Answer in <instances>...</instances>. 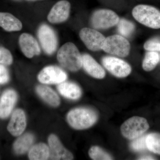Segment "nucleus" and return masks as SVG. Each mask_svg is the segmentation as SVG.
<instances>
[{
    "label": "nucleus",
    "mask_w": 160,
    "mask_h": 160,
    "mask_svg": "<svg viewBox=\"0 0 160 160\" xmlns=\"http://www.w3.org/2000/svg\"><path fill=\"white\" fill-rule=\"evenodd\" d=\"M132 15L142 25L151 29H160V11L155 7L140 4L132 9Z\"/></svg>",
    "instance_id": "nucleus-3"
},
{
    "label": "nucleus",
    "mask_w": 160,
    "mask_h": 160,
    "mask_svg": "<svg viewBox=\"0 0 160 160\" xmlns=\"http://www.w3.org/2000/svg\"><path fill=\"white\" fill-rule=\"evenodd\" d=\"M17 100L14 90L9 89L3 93L0 99V118H6L11 113Z\"/></svg>",
    "instance_id": "nucleus-16"
},
{
    "label": "nucleus",
    "mask_w": 160,
    "mask_h": 160,
    "mask_svg": "<svg viewBox=\"0 0 160 160\" xmlns=\"http://www.w3.org/2000/svg\"><path fill=\"white\" fill-rule=\"evenodd\" d=\"M146 135H143L140 137L133 140L130 144V148L134 151L140 152L147 149L146 143Z\"/></svg>",
    "instance_id": "nucleus-26"
},
{
    "label": "nucleus",
    "mask_w": 160,
    "mask_h": 160,
    "mask_svg": "<svg viewBox=\"0 0 160 160\" xmlns=\"http://www.w3.org/2000/svg\"><path fill=\"white\" fill-rule=\"evenodd\" d=\"M9 80V75L6 67L0 64V84H6Z\"/></svg>",
    "instance_id": "nucleus-29"
},
{
    "label": "nucleus",
    "mask_w": 160,
    "mask_h": 160,
    "mask_svg": "<svg viewBox=\"0 0 160 160\" xmlns=\"http://www.w3.org/2000/svg\"><path fill=\"white\" fill-rule=\"evenodd\" d=\"M34 139V137L30 133H27L23 135L14 143L13 149L15 152L18 154L26 153L32 147Z\"/></svg>",
    "instance_id": "nucleus-20"
},
{
    "label": "nucleus",
    "mask_w": 160,
    "mask_h": 160,
    "mask_svg": "<svg viewBox=\"0 0 160 160\" xmlns=\"http://www.w3.org/2000/svg\"><path fill=\"white\" fill-rule=\"evenodd\" d=\"M159 60V55L157 52H147L143 60V69L147 72L152 71L157 66Z\"/></svg>",
    "instance_id": "nucleus-22"
},
{
    "label": "nucleus",
    "mask_w": 160,
    "mask_h": 160,
    "mask_svg": "<svg viewBox=\"0 0 160 160\" xmlns=\"http://www.w3.org/2000/svg\"><path fill=\"white\" fill-rule=\"evenodd\" d=\"M12 62V57L9 50L0 46V64L11 65Z\"/></svg>",
    "instance_id": "nucleus-27"
},
{
    "label": "nucleus",
    "mask_w": 160,
    "mask_h": 160,
    "mask_svg": "<svg viewBox=\"0 0 160 160\" xmlns=\"http://www.w3.org/2000/svg\"><path fill=\"white\" fill-rule=\"evenodd\" d=\"M146 143L149 151L160 155V134L151 133L146 135Z\"/></svg>",
    "instance_id": "nucleus-23"
},
{
    "label": "nucleus",
    "mask_w": 160,
    "mask_h": 160,
    "mask_svg": "<svg viewBox=\"0 0 160 160\" xmlns=\"http://www.w3.org/2000/svg\"><path fill=\"white\" fill-rule=\"evenodd\" d=\"M118 25V32L124 37L130 36L135 30L134 24L125 19L120 20Z\"/></svg>",
    "instance_id": "nucleus-24"
},
{
    "label": "nucleus",
    "mask_w": 160,
    "mask_h": 160,
    "mask_svg": "<svg viewBox=\"0 0 160 160\" xmlns=\"http://www.w3.org/2000/svg\"><path fill=\"white\" fill-rule=\"evenodd\" d=\"M57 59L61 66L71 71H77L82 67V55L72 42L66 43L60 48Z\"/></svg>",
    "instance_id": "nucleus-1"
},
{
    "label": "nucleus",
    "mask_w": 160,
    "mask_h": 160,
    "mask_svg": "<svg viewBox=\"0 0 160 160\" xmlns=\"http://www.w3.org/2000/svg\"><path fill=\"white\" fill-rule=\"evenodd\" d=\"M50 160H71L73 159V155L66 149L56 136L51 134L48 138Z\"/></svg>",
    "instance_id": "nucleus-12"
},
{
    "label": "nucleus",
    "mask_w": 160,
    "mask_h": 160,
    "mask_svg": "<svg viewBox=\"0 0 160 160\" xmlns=\"http://www.w3.org/2000/svg\"><path fill=\"white\" fill-rule=\"evenodd\" d=\"M71 4L67 0H61L56 3L49 12L47 19L50 23L59 24L68 19Z\"/></svg>",
    "instance_id": "nucleus-11"
},
{
    "label": "nucleus",
    "mask_w": 160,
    "mask_h": 160,
    "mask_svg": "<svg viewBox=\"0 0 160 160\" xmlns=\"http://www.w3.org/2000/svg\"><path fill=\"white\" fill-rule=\"evenodd\" d=\"M20 48L24 55L29 58L38 55L41 49L37 41L29 33H23L19 39Z\"/></svg>",
    "instance_id": "nucleus-13"
},
{
    "label": "nucleus",
    "mask_w": 160,
    "mask_h": 160,
    "mask_svg": "<svg viewBox=\"0 0 160 160\" xmlns=\"http://www.w3.org/2000/svg\"><path fill=\"white\" fill-rule=\"evenodd\" d=\"M102 63L104 67L116 77L126 78L131 73L132 69L130 65L119 58L105 57L102 59Z\"/></svg>",
    "instance_id": "nucleus-7"
},
{
    "label": "nucleus",
    "mask_w": 160,
    "mask_h": 160,
    "mask_svg": "<svg viewBox=\"0 0 160 160\" xmlns=\"http://www.w3.org/2000/svg\"><path fill=\"white\" fill-rule=\"evenodd\" d=\"M27 1H32V2H34V1H40V0H26Z\"/></svg>",
    "instance_id": "nucleus-31"
},
{
    "label": "nucleus",
    "mask_w": 160,
    "mask_h": 160,
    "mask_svg": "<svg viewBox=\"0 0 160 160\" xmlns=\"http://www.w3.org/2000/svg\"><path fill=\"white\" fill-rule=\"evenodd\" d=\"M79 36L86 47L92 51L102 50L106 38L99 32L89 28L81 29Z\"/></svg>",
    "instance_id": "nucleus-8"
},
{
    "label": "nucleus",
    "mask_w": 160,
    "mask_h": 160,
    "mask_svg": "<svg viewBox=\"0 0 160 160\" xmlns=\"http://www.w3.org/2000/svg\"><path fill=\"white\" fill-rule=\"evenodd\" d=\"M38 38L44 51L47 54L54 53L58 46V39L55 32L47 25H42L38 32Z\"/></svg>",
    "instance_id": "nucleus-9"
},
{
    "label": "nucleus",
    "mask_w": 160,
    "mask_h": 160,
    "mask_svg": "<svg viewBox=\"0 0 160 160\" xmlns=\"http://www.w3.org/2000/svg\"><path fill=\"white\" fill-rule=\"evenodd\" d=\"M29 159L32 160H46L49 158V147L44 143H39L35 145L29 150Z\"/></svg>",
    "instance_id": "nucleus-21"
},
{
    "label": "nucleus",
    "mask_w": 160,
    "mask_h": 160,
    "mask_svg": "<svg viewBox=\"0 0 160 160\" xmlns=\"http://www.w3.org/2000/svg\"><path fill=\"white\" fill-rule=\"evenodd\" d=\"M26 115L22 110L18 109L13 112L7 129L12 135L18 136L22 134L26 129Z\"/></svg>",
    "instance_id": "nucleus-14"
},
{
    "label": "nucleus",
    "mask_w": 160,
    "mask_h": 160,
    "mask_svg": "<svg viewBox=\"0 0 160 160\" xmlns=\"http://www.w3.org/2000/svg\"><path fill=\"white\" fill-rule=\"evenodd\" d=\"M144 48L149 51H160V40L158 39L149 40L145 43Z\"/></svg>",
    "instance_id": "nucleus-28"
},
{
    "label": "nucleus",
    "mask_w": 160,
    "mask_h": 160,
    "mask_svg": "<svg viewBox=\"0 0 160 160\" xmlns=\"http://www.w3.org/2000/svg\"><path fill=\"white\" fill-rule=\"evenodd\" d=\"M38 78L40 82L43 84H59L66 81L67 75L59 67L49 66L42 69Z\"/></svg>",
    "instance_id": "nucleus-10"
},
{
    "label": "nucleus",
    "mask_w": 160,
    "mask_h": 160,
    "mask_svg": "<svg viewBox=\"0 0 160 160\" xmlns=\"http://www.w3.org/2000/svg\"><path fill=\"white\" fill-rule=\"evenodd\" d=\"M130 48V43L125 37L113 35L106 38L102 50L109 54L125 58L129 54Z\"/></svg>",
    "instance_id": "nucleus-5"
},
{
    "label": "nucleus",
    "mask_w": 160,
    "mask_h": 160,
    "mask_svg": "<svg viewBox=\"0 0 160 160\" xmlns=\"http://www.w3.org/2000/svg\"><path fill=\"white\" fill-rule=\"evenodd\" d=\"M82 60V66L89 75L98 79H102L105 77V70L89 54H83Z\"/></svg>",
    "instance_id": "nucleus-15"
},
{
    "label": "nucleus",
    "mask_w": 160,
    "mask_h": 160,
    "mask_svg": "<svg viewBox=\"0 0 160 160\" xmlns=\"http://www.w3.org/2000/svg\"><path fill=\"white\" fill-rule=\"evenodd\" d=\"M119 17L115 12L108 9L97 10L92 14L91 24L96 29H106L117 25Z\"/></svg>",
    "instance_id": "nucleus-6"
},
{
    "label": "nucleus",
    "mask_w": 160,
    "mask_h": 160,
    "mask_svg": "<svg viewBox=\"0 0 160 160\" xmlns=\"http://www.w3.org/2000/svg\"><path fill=\"white\" fill-rule=\"evenodd\" d=\"M149 127V123L145 118L134 116L123 123L121 127V132L126 138L134 140L143 135Z\"/></svg>",
    "instance_id": "nucleus-4"
},
{
    "label": "nucleus",
    "mask_w": 160,
    "mask_h": 160,
    "mask_svg": "<svg viewBox=\"0 0 160 160\" xmlns=\"http://www.w3.org/2000/svg\"><path fill=\"white\" fill-rule=\"evenodd\" d=\"M36 91L40 97L50 106L57 107L60 105V100L58 96L48 86H38Z\"/></svg>",
    "instance_id": "nucleus-19"
},
{
    "label": "nucleus",
    "mask_w": 160,
    "mask_h": 160,
    "mask_svg": "<svg viewBox=\"0 0 160 160\" xmlns=\"http://www.w3.org/2000/svg\"><path fill=\"white\" fill-rule=\"evenodd\" d=\"M0 26L6 31H18L22 28V24L12 14L0 12Z\"/></svg>",
    "instance_id": "nucleus-18"
},
{
    "label": "nucleus",
    "mask_w": 160,
    "mask_h": 160,
    "mask_svg": "<svg viewBox=\"0 0 160 160\" xmlns=\"http://www.w3.org/2000/svg\"><path fill=\"white\" fill-rule=\"evenodd\" d=\"M89 157L92 159L94 160H112L111 155L98 146H93L89 151Z\"/></svg>",
    "instance_id": "nucleus-25"
},
{
    "label": "nucleus",
    "mask_w": 160,
    "mask_h": 160,
    "mask_svg": "<svg viewBox=\"0 0 160 160\" xmlns=\"http://www.w3.org/2000/svg\"><path fill=\"white\" fill-rule=\"evenodd\" d=\"M59 92L64 97L72 100H77L82 96L79 86L71 82H63L58 86Z\"/></svg>",
    "instance_id": "nucleus-17"
},
{
    "label": "nucleus",
    "mask_w": 160,
    "mask_h": 160,
    "mask_svg": "<svg viewBox=\"0 0 160 160\" xmlns=\"http://www.w3.org/2000/svg\"><path fill=\"white\" fill-rule=\"evenodd\" d=\"M138 160H155L154 158L150 156H143L139 158Z\"/></svg>",
    "instance_id": "nucleus-30"
},
{
    "label": "nucleus",
    "mask_w": 160,
    "mask_h": 160,
    "mask_svg": "<svg viewBox=\"0 0 160 160\" xmlns=\"http://www.w3.org/2000/svg\"><path fill=\"white\" fill-rule=\"evenodd\" d=\"M98 114L93 109L78 108L69 111L67 116L69 125L73 129H84L91 127L96 122Z\"/></svg>",
    "instance_id": "nucleus-2"
}]
</instances>
